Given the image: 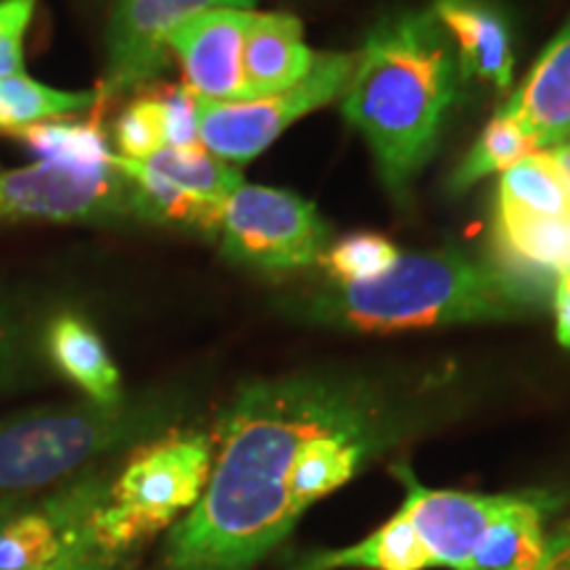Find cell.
Masks as SVG:
<instances>
[{
	"instance_id": "7a4b0ae2",
	"label": "cell",
	"mask_w": 570,
	"mask_h": 570,
	"mask_svg": "<svg viewBox=\"0 0 570 570\" xmlns=\"http://www.w3.org/2000/svg\"><path fill=\"white\" fill-rule=\"evenodd\" d=\"M465 82L458 48L431 9L386 13L356 51L341 109L365 135L399 204L410 202L417 175L436 154Z\"/></svg>"
},
{
	"instance_id": "7c38bea8",
	"label": "cell",
	"mask_w": 570,
	"mask_h": 570,
	"mask_svg": "<svg viewBox=\"0 0 570 570\" xmlns=\"http://www.w3.org/2000/svg\"><path fill=\"white\" fill-rule=\"evenodd\" d=\"M404 487L399 512L410 520L433 568L462 570L483 533L510 508L515 494H473V491L428 489L415 479L410 465H394Z\"/></svg>"
},
{
	"instance_id": "52a82bcc",
	"label": "cell",
	"mask_w": 570,
	"mask_h": 570,
	"mask_svg": "<svg viewBox=\"0 0 570 570\" xmlns=\"http://www.w3.org/2000/svg\"><path fill=\"white\" fill-rule=\"evenodd\" d=\"M356 53H317L294 88L252 101H198V140L217 159L246 164L281 138L296 119L344 96Z\"/></svg>"
},
{
	"instance_id": "277c9868",
	"label": "cell",
	"mask_w": 570,
	"mask_h": 570,
	"mask_svg": "<svg viewBox=\"0 0 570 570\" xmlns=\"http://www.w3.org/2000/svg\"><path fill=\"white\" fill-rule=\"evenodd\" d=\"M180 412L175 394L117 404H46L0 417V499L46 494L85 470L159 436Z\"/></svg>"
},
{
	"instance_id": "f546056e",
	"label": "cell",
	"mask_w": 570,
	"mask_h": 570,
	"mask_svg": "<svg viewBox=\"0 0 570 570\" xmlns=\"http://www.w3.org/2000/svg\"><path fill=\"white\" fill-rule=\"evenodd\" d=\"M38 570H127V558H117V554L101 550L96 539H92V531L88 529L59 560Z\"/></svg>"
},
{
	"instance_id": "4316f807",
	"label": "cell",
	"mask_w": 570,
	"mask_h": 570,
	"mask_svg": "<svg viewBox=\"0 0 570 570\" xmlns=\"http://www.w3.org/2000/svg\"><path fill=\"white\" fill-rule=\"evenodd\" d=\"M159 106L164 148H194L198 140V101L185 85H161L151 90Z\"/></svg>"
},
{
	"instance_id": "1f68e13d",
	"label": "cell",
	"mask_w": 570,
	"mask_h": 570,
	"mask_svg": "<svg viewBox=\"0 0 570 570\" xmlns=\"http://www.w3.org/2000/svg\"><path fill=\"white\" fill-rule=\"evenodd\" d=\"M537 570H570V520L562 523L558 531L550 533L547 554Z\"/></svg>"
},
{
	"instance_id": "e0dca14e",
	"label": "cell",
	"mask_w": 570,
	"mask_h": 570,
	"mask_svg": "<svg viewBox=\"0 0 570 570\" xmlns=\"http://www.w3.org/2000/svg\"><path fill=\"white\" fill-rule=\"evenodd\" d=\"M558 504L560 499L550 491H520L483 533L462 570H537L550 544L547 518Z\"/></svg>"
},
{
	"instance_id": "2e32d148",
	"label": "cell",
	"mask_w": 570,
	"mask_h": 570,
	"mask_svg": "<svg viewBox=\"0 0 570 570\" xmlns=\"http://www.w3.org/2000/svg\"><path fill=\"white\" fill-rule=\"evenodd\" d=\"M315 51L306 48L302 21L291 13H254L244 48L246 101L294 88L309 75Z\"/></svg>"
},
{
	"instance_id": "6da1fadb",
	"label": "cell",
	"mask_w": 570,
	"mask_h": 570,
	"mask_svg": "<svg viewBox=\"0 0 570 570\" xmlns=\"http://www.w3.org/2000/svg\"><path fill=\"white\" fill-rule=\"evenodd\" d=\"M370 373L320 370L246 383L219 417L204 497L167 539L169 570H254L294 531L302 449Z\"/></svg>"
},
{
	"instance_id": "9c48e42d",
	"label": "cell",
	"mask_w": 570,
	"mask_h": 570,
	"mask_svg": "<svg viewBox=\"0 0 570 570\" xmlns=\"http://www.w3.org/2000/svg\"><path fill=\"white\" fill-rule=\"evenodd\" d=\"M135 217L132 185L109 167L35 161L0 173V223H117Z\"/></svg>"
},
{
	"instance_id": "7402d4cb",
	"label": "cell",
	"mask_w": 570,
	"mask_h": 570,
	"mask_svg": "<svg viewBox=\"0 0 570 570\" xmlns=\"http://www.w3.org/2000/svg\"><path fill=\"white\" fill-rule=\"evenodd\" d=\"M17 138L38 156V161L63 164V167H109L114 154L106 138L101 114L90 119H53L19 132Z\"/></svg>"
},
{
	"instance_id": "9a60e30c",
	"label": "cell",
	"mask_w": 570,
	"mask_h": 570,
	"mask_svg": "<svg viewBox=\"0 0 570 570\" xmlns=\"http://www.w3.org/2000/svg\"><path fill=\"white\" fill-rule=\"evenodd\" d=\"M502 111L515 119L539 148L560 146L570 138V21L539 56Z\"/></svg>"
},
{
	"instance_id": "ba28073f",
	"label": "cell",
	"mask_w": 570,
	"mask_h": 570,
	"mask_svg": "<svg viewBox=\"0 0 570 570\" xmlns=\"http://www.w3.org/2000/svg\"><path fill=\"white\" fill-rule=\"evenodd\" d=\"M114 164L132 185L135 219L209 235H217L225 202L244 185L233 164L204 146L159 148L140 161L114 154Z\"/></svg>"
},
{
	"instance_id": "ffe728a7",
	"label": "cell",
	"mask_w": 570,
	"mask_h": 570,
	"mask_svg": "<svg viewBox=\"0 0 570 570\" xmlns=\"http://www.w3.org/2000/svg\"><path fill=\"white\" fill-rule=\"evenodd\" d=\"M497 240L510 265L537 275L570 273V217H541L497 206Z\"/></svg>"
},
{
	"instance_id": "8992f818",
	"label": "cell",
	"mask_w": 570,
	"mask_h": 570,
	"mask_svg": "<svg viewBox=\"0 0 570 570\" xmlns=\"http://www.w3.org/2000/svg\"><path fill=\"white\" fill-rule=\"evenodd\" d=\"M217 235L235 265L281 275L320 265L333 233L306 198L244 183L225 202Z\"/></svg>"
},
{
	"instance_id": "ac0fdd59",
	"label": "cell",
	"mask_w": 570,
	"mask_h": 570,
	"mask_svg": "<svg viewBox=\"0 0 570 570\" xmlns=\"http://www.w3.org/2000/svg\"><path fill=\"white\" fill-rule=\"evenodd\" d=\"M42 352L56 373L75 383L88 396V402L117 404L125 396L117 362L85 317L61 312L48 320L42 331Z\"/></svg>"
},
{
	"instance_id": "30bf717a",
	"label": "cell",
	"mask_w": 570,
	"mask_h": 570,
	"mask_svg": "<svg viewBox=\"0 0 570 570\" xmlns=\"http://www.w3.org/2000/svg\"><path fill=\"white\" fill-rule=\"evenodd\" d=\"M254 6L256 0H114L106 27V69L96 88V114L164 75L169 67V38L185 21L204 11H254Z\"/></svg>"
},
{
	"instance_id": "44dd1931",
	"label": "cell",
	"mask_w": 570,
	"mask_h": 570,
	"mask_svg": "<svg viewBox=\"0 0 570 570\" xmlns=\"http://www.w3.org/2000/svg\"><path fill=\"white\" fill-rule=\"evenodd\" d=\"M96 90H59L27 71L0 80V132L19 135L35 125L96 109Z\"/></svg>"
},
{
	"instance_id": "d6986e66",
	"label": "cell",
	"mask_w": 570,
	"mask_h": 570,
	"mask_svg": "<svg viewBox=\"0 0 570 570\" xmlns=\"http://www.w3.org/2000/svg\"><path fill=\"white\" fill-rule=\"evenodd\" d=\"M291 570H433L410 520L396 510L367 539L344 550L315 552Z\"/></svg>"
},
{
	"instance_id": "4dcf8cb0",
	"label": "cell",
	"mask_w": 570,
	"mask_h": 570,
	"mask_svg": "<svg viewBox=\"0 0 570 570\" xmlns=\"http://www.w3.org/2000/svg\"><path fill=\"white\" fill-rule=\"evenodd\" d=\"M554 306V331H558L560 346L570 348V273L558 275L552 294Z\"/></svg>"
},
{
	"instance_id": "5bb4252c",
	"label": "cell",
	"mask_w": 570,
	"mask_h": 570,
	"mask_svg": "<svg viewBox=\"0 0 570 570\" xmlns=\"http://www.w3.org/2000/svg\"><path fill=\"white\" fill-rule=\"evenodd\" d=\"M431 11L458 48L462 77L508 90L515 67L508 13L494 0H433Z\"/></svg>"
},
{
	"instance_id": "8fae6325",
	"label": "cell",
	"mask_w": 570,
	"mask_h": 570,
	"mask_svg": "<svg viewBox=\"0 0 570 570\" xmlns=\"http://www.w3.org/2000/svg\"><path fill=\"white\" fill-rule=\"evenodd\" d=\"M111 465H96L46 494H35L0 525V570L51 566L90 529V518L109 499Z\"/></svg>"
},
{
	"instance_id": "f1b7e54d",
	"label": "cell",
	"mask_w": 570,
	"mask_h": 570,
	"mask_svg": "<svg viewBox=\"0 0 570 570\" xmlns=\"http://www.w3.org/2000/svg\"><path fill=\"white\" fill-rule=\"evenodd\" d=\"M38 0H0V80L24 71V38Z\"/></svg>"
},
{
	"instance_id": "83f0119b",
	"label": "cell",
	"mask_w": 570,
	"mask_h": 570,
	"mask_svg": "<svg viewBox=\"0 0 570 570\" xmlns=\"http://www.w3.org/2000/svg\"><path fill=\"white\" fill-rule=\"evenodd\" d=\"M32 325L17 306L0 304V389L11 386L30 365Z\"/></svg>"
},
{
	"instance_id": "5b68a950",
	"label": "cell",
	"mask_w": 570,
	"mask_h": 570,
	"mask_svg": "<svg viewBox=\"0 0 570 570\" xmlns=\"http://www.w3.org/2000/svg\"><path fill=\"white\" fill-rule=\"evenodd\" d=\"M214 441L202 431H177L132 449L114 473L109 499L90 518L96 544L127 558L196 508L209 483Z\"/></svg>"
},
{
	"instance_id": "cb8c5ba5",
	"label": "cell",
	"mask_w": 570,
	"mask_h": 570,
	"mask_svg": "<svg viewBox=\"0 0 570 570\" xmlns=\"http://www.w3.org/2000/svg\"><path fill=\"white\" fill-rule=\"evenodd\" d=\"M541 217H570V202L547 151H537L499 175V204Z\"/></svg>"
},
{
	"instance_id": "484cf974",
	"label": "cell",
	"mask_w": 570,
	"mask_h": 570,
	"mask_svg": "<svg viewBox=\"0 0 570 570\" xmlns=\"http://www.w3.org/2000/svg\"><path fill=\"white\" fill-rule=\"evenodd\" d=\"M114 140L122 159H148V156L164 148L161 119L154 92L135 98L114 122Z\"/></svg>"
},
{
	"instance_id": "d4e9b609",
	"label": "cell",
	"mask_w": 570,
	"mask_h": 570,
	"mask_svg": "<svg viewBox=\"0 0 570 570\" xmlns=\"http://www.w3.org/2000/svg\"><path fill=\"white\" fill-rule=\"evenodd\" d=\"M399 254L402 252L383 235L354 233L341 238L338 244L327 246L323 265L336 285H354L381 277L394 267Z\"/></svg>"
},
{
	"instance_id": "3957f363",
	"label": "cell",
	"mask_w": 570,
	"mask_h": 570,
	"mask_svg": "<svg viewBox=\"0 0 570 570\" xmlns=\"http://www.w3.org/2000/svg\"><path fill=\"white\" fill-rule=\"evenodd\" d=\"M547 277L508 259L441 248L399 254L381 277L327 285L283 304L285 315L352 333H396L415 327L504 323L544 306Z\"/></svg>"
},
{
	"instance_id": "d6a6232c",
	"label": "cell",
	"mask_w": 570,
	"mask_h": 570,
	"mask_svg": "<svg viewBox=\"0 0 570 570\" xmlns=\"http://www.w3.org/2000/svg\"><path fill=\"white\" fill-rule=\"evenodd\" d=\"M547 156H550L554 173H558L562 188H566L568 202H570V140L560 142V146H552L550 151H547Z\"/></svg>"
},
{
	"instance_id": "836d02e7",
	"label": "cell",
	"mask_w": 570,
	"mask_h": 570,
	"mask_svg": "<svg viewBox=\"0 0 570 570\" xmlns=\"http://www.w3.org/2000/svg\"><path fill=\"white\" fill-rule=\"evenodd\" d=\"M32 497H13V499H0V525L6 523V520L17 515V512L24 508L27 502H30Z\"/></svg>"
},
{
	"instance_id": "603a6c76",
	"label": "cell",
	"mask_w": 570,
	"mask_h": 570,
	"mask_svg": "<svg viewBox=\"0 0 570 570\" xmlns=\"http://www.w3.org/2000/svg\"><path fill=\"white\" fill-rule=\"evenodd\" d=\"M541 151L539 142L520 127L515 119L508 117L502 109L497 117L483 127V132L470 148V154L460 161L454 175L449 177V190L452 194H465L475 183H481L489 175H502L512 164H518L525 156Z\"/></svg>"
},
{
	"instance_id": "4fadbf2b",
	"label": "cell",
	"mask_w": 570,
	"mask_h": 570,
	"mask_svg": "<svg viewBox=\"0 0 570 570\" xmlns=\"http://www.w3.org/2000/svg\"><path fill=\"white\" fill-rule=\"evenodd\" d=\"M256 11L214 9L188 19L169 38L183 85L198 101H246L244 48Z\"/></svg>"
}]
</instances>
